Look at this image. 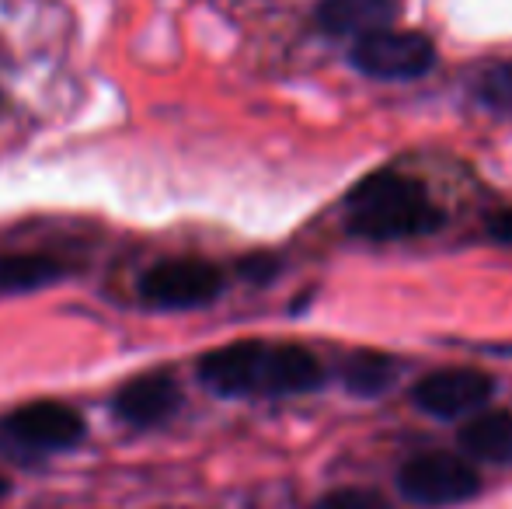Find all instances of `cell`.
Wrapping results in <instances>:
<instances>
[{
	"label": "cell",
	"mask_w": 512,
	"mask_h": 509,
	"mask_svg": "<svg viewBox=\"0 0 512 509\" xmlns=\"http://www.w3.org/2000/svg\"><path fill=\"white\" fill-rule=\"evenodd\" d=\"M349 231L370 241H405L432 234L443 224V210L418 178L405 171H373L359 178L345 196Z\"/></svg>",
	"instance_id": "cell-2"
},
{
	"label": "cell",
	"mask_w": 512,
	"mask_h": 509,
	"mask_svg": "<svg viewBox=\"0 0 512 509\" xmlns=\"http://www.w3.org/2000/svg\"><path fill=\"white\" fill-rule=\"evenodd\" d=\"M488 234H492L499 245H512V210H502L488 220Z\"/></svg>",
	"instance_id": "cell-16"
},
{
	"label": "cell",
	"mask_w": 512,
	"mask_h": 509,
	"mask_svg": "<svg viewBox=\"0 0 512 509\" xmlns=\"http://www.w3.org/2000/svg\"><path fill=\"white\" fill-rule=\"evenodd\" d=\"M398 489L408 503L425 509H443V506H460L478 496L481 475L464 457L446 454V450H432V454H415L411 461L401 464Z\"/></svg>",
	"instance_id": "cell-3"
},
{
	"label": "cell",
	"mask_w": 512,
	"mask_h": 509,
	"mask_svg": "<svg viewBox=\"0 0 512 509\" xmlns=\"http://www.w3.org/2000/svg\"><path fill=\"white\" fill-rule=\"evenodd\" d=\"M199 381L220 398H283L324 384V367L304 346L230 342L199 360Z\"/></svg>",
	"instance_id": "cell-1"
},
{
	"label": "cell",
	"mask_w": 512,
	"mask_h": 509,
	"mask_svg": "<svg viewBox=\"0 0 512 509\" xmlns=\"http://www.w3.org/2000/svg\"><path fill=\"white\" fill-rule=\"evenodd\" d=\"M63 276V265L49 255H11L0 258V290H39Z\"/></svg>",
	"instance_id": "cell-12"
},
{
	"label": "cell",
	"mask_w": 512,
	"mask_h": 509,
	"mask_svg": "<svg viewBox=\"0 0 512 509\" xmlns=\"http://www.w3.org/2000/svg\"><path fill=\"white\" fill-rule=\"evenodd\" d=\"M474 98L495 116H512V60L481 70L474 81Z\"/></svg>",
	"instance_id": "cell-13"
},
{
	"label": "cell",
	"mask_w": 512,
	"mask_h": 509,
	"mask_svg": "<svg viewBox=\"0 0 512 509\" xmlns=\"http://www.w3.org/2000/svg\"><path fill=\"white\" fill-rule=\"evenodd\" d=\"M314 509H391L387 499L373 489H359V485H349V489H331L324 492L314 503Z\"/></svg>",
	"instance_id": "cell-14"
},
{
	"label": "cell",
	"mask_w": 512,
	"mask_h": 509,
	"mask_svg": "<svg viewBox=\"0 0 512 509\" xmlns=\"http://www.w3.org/2000/svg\"><path fill=\"white\" fill-rule=\"evenodd\" d=\"M4 492H7V482H4V478H0V496H4Z\"/></svg>",
	"instance_id": "cell-17"
},
{
	"label": "cell",
	"mask_w": 512,
	"mask_h": 509,
	"mask_svg": "<svg viewBox=\"0 0 512 509\" xmlns=\"http://www.w3.org/2000/svg\"><path fill=\"white\" fill-rule=\"evenodd\" d=\"M460 450L481 464L512 461V412L506 408H481L460 429Z\"/></svg>",
	"instance_id": "cell-10"
},
{
	"label": "cell",
	"mask_w": 512,
	"mask_h": 509,
	"mask_svg": "<svg viewBox=\"0 0 512 509\" xmlns=\"http://www.w3.org/2000/svg\"><path fill=\"white\" fill-rule=\"evenodd\" d=\"M394 377H398V363L377 349H359L342 367V384L356 398H377L394 384Z\"/></svg>",
	"instance_id": "cell-11"
},
{
	"label": "cell",
	"mask_w": 512,
	"mask_h": 509,
	"mask_svg": "<svg viewBox=\"0 0 512 509\" xmlns=\"http://www.w3.org/2000/svg\"><path fill=\"white\" fill-rule=\"evenodd\" d=\"M115 415L133 429H154L164 426L171 415L182 408V391L175 377L168 374H143L129 381L112 401Z\"/></svg>",
	"instance_id": "cell-8"
},
{
	"label": "cell",
	"mask_w": 512,
	"mask_h": 509,
	"mask_svg": "<svg viewBox=\"0 0 512 509\" xmlns=\"http://www.w3.org/2000/svg\"><path fill=\"white\" fill-rule=\"evenodd\" d=\"M314 18L321 32L363 39L380 28H391V21L398 18V0H321Z\"/></svg>",
	"instance_id": "cell-9"
},
{
	"label": "cell",
	"mask_w": 512,
	"mask_h": 509,
	"mask_svg": "<svg viewBox=\"0 0 512 509\" xmlns=\"http://www.w3.org/2000/svg\"><path fill=\"white\" fill-rule=\"evenodd\" d=\"M272 272H276V258H269V255H255V258H244L241 262V276L255 279V283H265Z\"/></svg>",
	"instance_id": "cell-15"
},
{
	"label": "cell",
	"mask_w": 512,
	"mask_h": 509,
	"mask_svg": "<svg viewBox=\"0 0 512 509\" xmlns=\"http://www.w3.org/2000/svg\"><path fill=\"white\" fill-rule=\"evenodd\" d=\"M495 381L485 370L474 367H446L436 374H425L422 381L411 387V401L418 412L432 419H464L474 415L492 401Z\"/></svg>",
	"instance_id": "cell-7"
},
{
	"label": "cell",
	"mask_w": 512,
	"mask_h": 509,
	"mask_svg": "<svg viewBox=\"0 0 512 509\" xmlns=\"http://www.w3.org/2000/svg\"><path fill=\"white\" fill-rule=\"evenodd\" d=\"M352 67L373 81H415L436 67V46L422 32L380 28L352 46Z\"/></svg>",
	"instance_id": "cell-5"
},
{
	"label": "cell",
	"mask_w": 512,
	"mask_h": 509,
	"mask_svg": "<svg viewBox=\"0 0 512 509\" xmlns=\"http://www.w3.org/2000/svg\"><path fill=\"white\" fill-rule=\"evenodd\" d=\"M0 436L18 454H60L84 440V419L63 401H32L0 422Z\"/></svg>",
	"instance_id": "cell-6"
},
{
	"label": "cell",
	"mask_w": 512,
	"mask_h": 509,
	"mask_svg": "<svg viewBox=\"0 0 512 509\" xmlns=\"http://www.w3.org/2000/svg\"><path fill=\"white\" fill-rule=\"evenodd\" d=\"M136 290L157 311H196L223 293V272L203 258H168L150 265Z\"/></svg>",
	"instance_id": "cell-4"
}]
</instances>
